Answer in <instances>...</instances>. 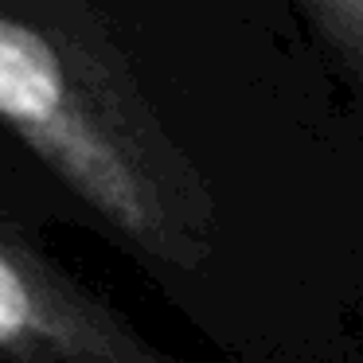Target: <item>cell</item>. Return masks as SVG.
I'll list each match as a JSON object with an SVG mask.
<instances>
[{"label": "cell", "mask_w": 363, "mask_h": 363, "mask_svg": "<svg viewBox=\"0 0 363 363\" xmlns=\"http://www.w3.org/2000/svg\"><path fill=\"white\" fill-rule=\"evenodd\" d=\"M0 363H176L0 203Z\"/></svg>", "instance_id": "cell-1"}, {"label": "cell", "mask_w": 363, "mask_h": 363, "mask_svg": "<svg viewBox=\"0 0 363 363\" xmlns=\"http://www.w3.org/2000/svg\"><path fill=\"white\" fill-rule=\"evenodd\" d=\"M320 32L363 71V0H308Z\"/></svg>", "instance_id": "cell-2"}]
</instances>
